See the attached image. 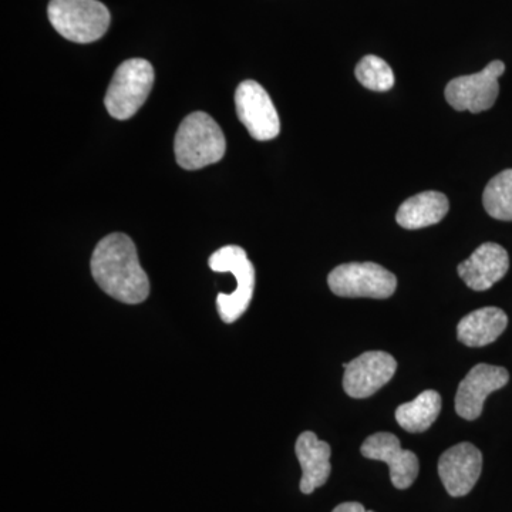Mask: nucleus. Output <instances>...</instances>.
<instances>
[{
    "mask_svg": "<svg viewBox=\"0 0 512 512\" xmlns=\"http://www.w3.org/2000/svg\"><path fill=\"white\" fill-rule=\"evenodd\" d=\"M49 20L64 39L74 43H93L106 35L110 12L99 0H52Z\"/></svg>",
    "mask_w": 512,
    "mask_h": 512,
    "instance_id": "3",
    "label": "nucleus"
},
{
    "mask_svg": "<svg viewBox=\"0 0 512 512\" xmlns=\"http://www.w3.org/2000/svg\"><path fill=\"white\" fill-rule=\"evenodd\" d=\"M295 453L302 467L301 491L312 494L316 488L326 484L332 471L330 456L332 450L326 441L318 439L312 431H305L298 437Z\"/></svg>",
    "mask_w": 512,
    "mask_h": 512,
    "instance_id": "14",
    "label": "nucleus"
},
{
    "mask_svg": "<svg viewBox=\"0 0 512 512\" xmlns=\"http://www.w3.org/2000/svg\"><path fill=\"white\" fill-rule=\"evenodd\" d=\"M483 470V454L474 444L460 443L444 451L439 476L451 497H464L473 490Z\"/></svg>",
    "mask_w": 512,
    "mask_h": 512,
    "instance_id": "12",
    "label": "nucleus"
},
{
    "mask_svg": "<svg viewBox=\"0 0 512 512\" xmlns=\"http://www.w3.org/2000/svg\"><path fill=\"white\" fill-rule=\"evenodd\" d=\"M210 268L220 274H231L237 288L231 293H220L217 298L218 313L225 323L237 322L252 301L255 291V268L247 252L237 245H228L211 255Z\"/></svg>",
    "mask_w": 512,
    "mask_h": 512,
    "instance_id": "4",
    "label": "nucleus"
},
{
    "mask_svg": "<svg viewBox=\"0 0 512 512\" xmlns=\"http://www.w3.org/2000/svg\"><path fill=\"white\" fill-rule=\"evenodd\" d=\"M92 275L111 298L137 305L150 295V281L138 259L137 248L126 234L107 235L94 249Z\"/></svg>",
    "mask_w": 512,
    "mask_h": 512,
    "instance_id": "1",
    "label": "nucleus"
},
{
    "mask_svg": "<svg viewBox=\"0 0 512 512\" xmlns=\"http://www.w3.org/2000/svg\"><path fill=\"white\" fill-rule=\"evenodd\" d=\"M330 291L342 298L387 299L396 292L392 272L373 262L339 265L329 274Z\"/></svg>",
    "mask_w": 512,
    "mask_h": 512,
    "instance_id": "6",
    "label": "nucleus"
},
{
    "mask_svg": "<svg viewBox=\"0 0 512 512\" xmlns=\"http://www.w3.org/2000/svg\"><path fill=\"white\" fill-rule=\"evenodd\" d=\"M343 389L353 399H366L390 382L397 370L396 359L386 352H366L345 363Z\"/></svg>",
    "mask_w": 512,
    "mask_h": 512,
    "instance_id": "9",
    "label": "nucleus"
},
{
    "mask_svg": "<svg viewBox=\"0 0 512 512\" xmlns=\"http://www.w3.org/2000/svg\"><path fill=\"white\" fill-rule=\"evenodd\" d=\"M505 72V64L494 60L480 73L456 77L446 87L447 103L457 111L481 113L491 109L500 94L498 79Z\"/></svg>",
    "mask_w": 512,
    "mask_h": 512,
    "instance_id": "7",
    "label": "nucleus"
},
{
    "mask_svg": "<svg viewBox=\"0 0 512 512\" xmlns=\"http://www.w3.org/2000/svg\"><path fill=\"white\" fill-rule=\"evenodd\" d=\"M448 200L437 191H424L404 201L397 211L396 221L406 229H420L439 224L446 217Z\"/></svg>",
    "mask_w": 512,
    "mask_h": 512,
    "instance_id": "16",
    "label": "nucleus"
},
{
    "mask_svg": "<svg viewBox=\"0 0 512 512\" xmlns=\"http://www.w3.org/2000/svg\"><path fill=\"white\" fill-rule=\"evenodd\" d=\"M485 211L500 221H512V168L495 175L483 194Z\"/></svg>",
    "mask_w": 512,
    "mask_h": 512,
    "instance_id": "18",
    "label": "nucleus"
},
{
    "mask_svg": "<svg viewBox=\"0 0 512 512\" xmlns=\"http://www.w3.org/2000/svg\"><path fill=\"white\" fill-rule=\"evenodd\" d=\"M510 269V256L501 245L485 242L458 265V275L473 291L483 292L497 284Z\"/></svg>",
    "mask_w": 512,
    "mask_h": 512,
    "instance_id": "13",
    "label": "nucleus"
},
{
    "mask_svg": "<svg viewBox=\"0 0 512 512\" xmlns=\"http://www.w3.org/2000/svg\"><path fill=\"white\" fill-rule=\"evenodd\" d=\"M507 325L508 316L503 309L494 306L477 309L458 323V340L470 348H483L500 338Z\"/></svg>",
    "mask_w": 512,
    "mask_h": 512,
    "instance_id": "15",
    "label": "nucleus"
},
{
    "mask_svg": "<svg viewBox=\"0 0 512 512\" xmlns=\"http://www.w3.org/2000/svg\"><path fill=\"white\" fill-rule=\"evenodd\" d=\"M174 150L180 167L194 171L221 161L227 143L217 121L204 111H195L178 128Z\"/></svg>",
    "mask_w": 512,
    "mask_h": 512,
    "instance_id": "2",
    "label": "nucleus"
},
{
    "mask_svg": "<svg viewBox=\"0 0 512 512\" xmlns=\"http://www.w3.org/2000/svg\"><path fill=\"white\" fill-rule=\"evenodd\" d=\"M510 380V373L500 366H474L458 386L456 412L468 421L477 420L483 413L485 399L491 393L503 389Z\"/></svg>",
    "mask_w": 512,
    "mask_h": 512,
    "instance_id": "10",
    "label": "nucleus"
},
{
    "mask_svg": "<svg viewBox=\"0 0 512 512\" xmlns=\"http://www.w3.org/2000/svg\"><path fill=\"white\" fill-rule=\"evenodd\" d=\"M154 84V69L144 59L121 63L107 90L106 109L117 120L133 117L146 103Z\"/></svg>",
    "mask_w": 512,
    "mask_h": 512,
    "instance_id": "5",
    "label": "nucleus"
},
{
    "mask_svg": "<svg viewBox=\"0 0 512 512\" xmlns=\"http://www.w3.org/2000/svg\"><path fill=\"white\" fill-rule=\"evenodd\" d=\"M238 119L258 141L274 140L281 131L278 111L261 84L247 80L239 84L235 93Z\"/></svg>",
    "mask_w": 512,
    "mask_h": 512,
    "instance_id": "8",
    "label": "nucleus"
},
{
    "mask_svg": "<svg viewBox=\"0 0 512 512\" xmlns=\"http://www.w3.org/2000/svg\"><path fill=\"white\" fill-rule=\"evenodd\" d=\"M332 512H373L367 511L362 504L359 503H343L338 505Z\"/></svg>",
    "mask_w": 512,
    "mask_h": 512,
    "instance_id": "20",
    "label": "nucleus"
},
{
    "mask_svg": "<svg viewBox=\"0 0 512 512\" xmlns=\"http://www.w3.org/2000/svg\"><path fill=\"white\" fill-rule=\"evenodd\" d=\"M441 412V396L436 390L420 393L413 402L397 407L396 420L409 433H423L433 426Z\"/></svg>",
    "mask_w": 512,
    "mask_h": 512,
    "instance_id": "17",
    "label": "nucleus"
},
{
    "mask_svg": "<svg viewBox=\"0 0 512 512\" xmlns=\"http://www.w3.org/2000/svg\"><path fill=\"white\" fill-rule=\"evenodd\" d=\"M363 456L383 461L389 466L390 480L397 490H406L419 476V458L410 450H403L400 440L392 433H376L362 444Z\"/></svg>",
    "mask_w": 512,
    "mask_h": 512,
    "instance_id": "11",
    "label": "nucleus"
},
{
    "mask_svg": "<svg viewBox=\"0 0 512 512\" xmlns=\"http://www.w3.org/2000/svg\"><path fill=\"white\" fill-rule=\"evenodd\" d=\"M357 82L373 92H387L394 86L392 67L380 57L369 55L363 57L356 66Z\"/></svg>",
    "mask_w": 512,
    "mask_h": 512,
    "instance_id": "19",
    "label": "nucleus"
}]
</instances>
